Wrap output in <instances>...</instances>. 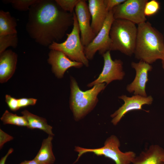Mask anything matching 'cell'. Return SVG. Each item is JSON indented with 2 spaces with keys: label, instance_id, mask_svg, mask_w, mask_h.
I'll use <instances>...</instances> for the list:
<instances>
[{
  "label": "cell",
  "instance_id": "17",
  "mask_svg": "<svg viewBox=\"0 0 164 164\" xmlns=\"http://www.w3.org/2000/svg\"><path fill=\"white\" fill-rule=\"evenodd\" d=\"M53 137L49 135L43 140L40 149L34 159L39 164H53L55 162L52 150Z\"/></svg>",
  "mask_w": 164,
  "mask_h": 164
},
{
  "label": "cell",
  "instance_id": "1",
  "mask_svg": "<svg viewBox=\"0 0 164 164\" xmlns=\"http://www.w3.org/2000/svg\"><path fill=\"white\" fill-rule=\"evenodd\" d=\"M29 11L26 31L43 46L49 47L61 40L73 24V13L64 11L55 0H39Z\"/></svg>",
  "mask_w": 164,
  "mask_h": 164
},
{
  "label": "cell",
  "instance_id": "10",
  "mask_svg": "<svg viewBox=\"0 0 164 164\" xmlns=\"http://www.w3.org/2000/svg\"><path fill=\"white\" fill-rule=\"evenodd\" d=\"M74 10L81 42L84 47L89 44L96 36L93 31L90 23L91 16L86 1L80 0Z\"/></svg>",
  "mask_w": 164,
  "mask_h": 164
},
{
  "label": "cell",
  "instance_id": "31",
  "mask_svg": "<svg viewBox=\"0 0 164 164\" xmlns=\"http://www.w3.org/2000/svg\"><path fill=\"white\" fill-rule=\"evenodd\" d=\"M162 60V67L163 69L164 70V56L161 60Z\"/></svg>",
  "mask_w": 164,
  "mask_h": 164
},
{
  "label": "cell",
  "instance_id": "29",
  "mask_svg": "<svg viewBox=\"0 0 164 164\" xmlns=\"http://www.w3.org/2000/svg\"><path fill=\"white\" fill-rule=\"evenodd\" d=\"M19 164H39L34 159L31 160H25Z\"/></svg>",
  "mask_w": 164,
  "mask_h": 164
},
{
  "label": "cell",
  "instance_id": "14",
  "mask_svg": "<svg viewBox=\"0 0 164 164\" xmlns=\"http://www.w3.org/2000/svg\"><path fill=\"white\" fill-rule=\"evenodd\" d=\"M88 2L91 18V27L96 35L103 27L109 12L104 0H88Z\"/></svg>",
  "mask_w": 164,
  "mask_h": 164
},
{
  "label": "cell",
  "instance_id": "16",
  "mask_svg": "<svg viewBox=\"0 0 164 164\" xmlns=\"http://www.w3.org/2000/svg\"><path fill=\"white\" fill-rule=\"evenodd\" d=\"M133 164H164V149L152 145L133 159Z\"/></svg>",
  "mask_w": 164,
  "mask_h": 164
},
{
  "label": "cell",
  "instance_id": "25",
  "mask_svg": "<svg viewBox=\"0 0 164 164\" xmlns=\"http://www.w3.org/2000/svg\"><path fill=\"white\" fill-rule=\"evenodd\" d=\"M5 102L9 107L12 111H15L20 109L18 103V99H16L9 95L5 96Z\"/></svg>",
  "mask_w": 164,
  "mask_h": 164
},
{
  "label": "cell",
  "instance_id": "19",
  "mask_svg": "<svg viewBox=\"0 0 164 164\" xmlns=\"http://www.w3.org/2000/svg\"><path fill=\"white\" fill-rule=\"evenodd\" d=\"M16 21L9 12L0 11V36L17 34Z\"/></svg>",
  "mask_w": 164,
  "mask_h": 164
},
{
  "label": "cell",
  "instance_id": "20",
  "mask_svg": "<svg viewBox=\"0 0 164 164\" xmlns=\"http://www.w3.org/2000/svg\"><path fill=\"white\" fill-rule=\"evenodd\" d=\"M4 124H11L19 126L27 127V121L23 116H19L6 110L0 118Z\"/></svg>",
  "mask_w": 164,
  "mask_h": 164
},
{
  "label": "cell",
  "instance_id": "15",
  "mask_svg": "<svg viewBox=\"0 0 164 164\" xmlns=\"http://www.w3.org/2000/svg\"><path fill=\"white\" fill-rule=\"evenodd\" d=\"M17 55L10 50L0 54V82H7L13 76L16 68Z\"/></svg>",
  "mask_w": 164,
  "mask_h": 164
},
{
  "label": "cell",
  "instance_id": "21",
  "mask_svg": "<svg viewBox=\"0 0 164 164\" xmlns=\"http://www.w3.org/2000/svg\"><path fill=\"white\" fill-rule=\"evenodd\" d=\"M18 38L17 34L0 36V54L6 50L8 47H17Z\"/></svg>",
  "mask_w": 164,
  "mask_h": 164
},
{
  "label": "cell",
  "instance_id": "2",
  "mask_svg": "<svg viewBox=\"0 0 164 164\" xmlns=\"http://www.w3.org/2000/svg\"><path fill=\"white\" fill-rule=\"evenodd\" d=\"M134 54L137 59L152 64L164 55V42L160 33L149 22L138 25Z\"/></svg>",
  "mask_w": 164,
  "mask_h": 164
},
{
  "label": "cell",
  "instance_id": "8",
  "mask_svg": "<svg viewBox=\"0 0 164 164\" xmlns=\"http://www.w3.org/2000/svg\"><path fill=\"white\" fill-rule=\"evenodd\" d=\"M148 0H126L112 10L114 19L130 21L138 25L146 22L144 13Z\"/></svg>",
  "mask_w": 164,
  "mask_h": 164
},
{
  "label": "cell",
  "instance_id": "30",
  "mask_svg": "<svg viewBox=\"0 0 164 164\" xmlns=\"http://www.w3.org/2000/svg\"><path fill=\"white\" fill-rule=\"evenodd\" d=\"M9 156V154H7L4 156L2 157L0 160V164H5L6 160Z\"/></svg>",
  "mask_w": 164,
  "mask_h": 164
},
{
  "label": "cell",
  "instance_id": "18",
  "mask_svg": "<svg viewBox=\"0 0 164 164\" xmlns=\"http://www.w3.org/2000/svg\"><path fill=\"white\" fill-rule=\"evenodd\" d=\"M21 114L26 120L28 125L27 128L31 129H35L42 130L49 135L53 136L52 127L49 125L46 119L39 117L25 110L21 112Z\"/></svg>",
  "mask_w": 164,
  "mask_h": 164
},
{
  "label": "cell",
  "instance_id": "3",
  "mask_svg": "<svg viewBox=\"0 0 164 164\" xmlns=\"http://www.w3.org/2000/svg\"><path fill=\"white\" fill-rule=\"evenodd\" d=\"M106 86L105 83L100 84L83 91L75 78L70 77V107L76 121L81 119L93 110L98 102V95Z\"/></svg>",
  "mask_w": 164,
  "mask_h": 164
},
{
  "label": "cell",
  "instance_id": "28",
  "mask_svg": "<svg viewBox=\"0 0 164 164\" xmlns=\"http://www.w3.org/2000/svg\"><path fill=\"white\" fill-rule=\"evenodd\" d=\"M13 137L0 129V149H2L6 142L13 139Z\"/></svg>",
  "mask_w": 164,
  "mask_h": 164
},
{
  "label": "cell",
  "instance_id": "7",
  "mask_svg": "<svg viewBox=\"0 0 164 164\" xmlns=\"http://www.w3.org/2000/svg\"><path fill=\"white\" fill-rule=\"evenodd\" d=\"M114 19L112 11H110L101 30L91 42L84 47V53L88 60H92L97 52L102 55L110 51L111 41L110 32Z\"/></svg>",
  "mask_w": 164,
  "mask_h": 164
},
{
  "label": "cell",
  "instance_id": "12",
  "mask_svg": "<svg viewBox=\"0 0 164 164\" xmlns=\"http://www.w3.org/2000/svg\"><path fill=\"white\" fill-rule=\"evenodd\" d=\"M131 66L135 71V76L133 81L127 86L126 90L130 93H133L134 95L147 96L145 91L146 84L149 80L148 73L152 70V66L142 61L138 63L133 62Z\"/></svg>",
  "mask_w": 164,
  "mask_h": 164
},
{
  "label": "cell",
  "instance_id": "24",
  "mask_svg": "<svg viewBox=\"0 0 164 164\" xmlns=\"http://www.w3.org/2000/svg\"><path fill=\"white\" fill-rule=\"evenodd\" d=\"M159 4L155 0L148 1L144 8V13L145 16H150L155 14L159 9Z\"/></svg>",
  "mask_w": 164,
  "mask_h": 164
},
{
  "label": "cell",
  "instance_id": "11",
  "mask_svg": "<svg viewBox=\"0 0 164 164\" xmlns=\"http://www.w3.org/2000/svg\"><path fill=\"white\" fill-rule=\"evenodd\" d=\"M124 103L111 115L112 119L111 122L116 125L127 113L134 110H143L142 107L145 104H151L153 98L151 96L143 97L140 95H134L131 97L122 95L118 97Z\"/></svg>",
  "mask_w": 164,
  "mask_h": 164
},
{
  "label": "cell",
  "instance_id": "27",
  "mask_svg": "<svg viewBox=\"0 0 164 164\" xmlns=\"http://www.w3.org/2000/svg\"><path fill=\"white\" fill-rule=\"evenodd\" d=\"M126 0H104L106 8L109 12L115 7L121 4Z\"/></svg>",
  "mask_w": 164,
  "mask_h": 164
},
{
  "label": "cell",
  "instance_id": "23",
  "mask_svg": "<svg viewBox=\"0 0 164 164\" xmlns=\"http://www.w3.org/2000/svg\"><path fill=\"white\" fill-rule=\"evenodd\" d=\"M64 11L73 13L75 7L80 0H55Z\"/></svg>",
  "mask_w": 164,
  "mask_h": 164
},
{
  "label": "cell",
  "instance_id": "4",
  "mask_svg": "<svg viewBox=\"0 0 164 164\" xmlns=\"http://www.w3.org/2000/svg\"><path fill=\"white\" fill-rule=\"evenodd\" d=\"M127 20L114 19L110 32L111 43L110 51H118L128 56L134 54L137 27Z\"/></svg>",
  "mask_w": 164,
  "mask_h": 164
},
{
  "label": "cell",
  "instance_id": "9",
  "mask_svg": "<svg viewBox=\"0 0 164 164\" xmlns=\"http://www.w3.org/2000/svg\"><path fill=\"white\" fill-rule=\"evenodd\" d=\"M102 56L104 60L102 70L96 79L87 84L88 87L103 83L108 85L114 80H122L125 75L123 69V62L119 59L113 60L110 51L106 52Z\"/></svg>",
  "mask_w": 164,
  "mask_h": 164
},
{
  "label": "cell",
  "instance_id": "26",
  "mask_svg": "<svg viewBox=\"0 0 164 164\" xmlns=\"http://www.w3.org/2000/svg\"><path fill=\"white\" fill-rule=\"evenodd\" d=\"M37 100L33 98H22L18 99L19 108L29 105H34L36 104Z\"/></svg>",
  "mask_w": 164,
  "mask_h": 164
},
{
  "label": "cell",
  "instance_id": "6",
  "mask_svg": "<svg viewBox=\"0 0 164 164\" xmlns=\"http://www.w3.org/2000/svg\"><path fill=\"white\" fill-rule=\"evenodd\" d=\"M120 144L118 138L112 135L107 139L104 146L96 149H86L76 146L75 151L78 153L76 161L78 160L83 154L92 152L97 156H104L113 161L115 164H130L135 157V153L132 151L121 152L119 149Z\"/></svg>",
  "mask_w": 164,
  "mask_h": 164
},
{
  "label": "cell",
  "instance_id": "5",
  "mask_svg": "<svg viewBox=\"0 0 164 164\" xmlns=\"http://www.w3.org/2000/svg\"><path fill=\"white\" fill-rule=\"evenodd\" d=\"M73 15V29L70 33L67 34L66 39L61 43L53 42L48 47L50 50L62 52L72 60L82 63L86 67H88L89 60L84 53V46L81 42L80 32L74 12Z\"/></svg>",
  "mask_w": 164,
  "mask_h": 164
},
{
  "label": "cell",
  "instance_id": "13",
  "mask_svg": "<svg viewBox=\"0 0 164 164\" xmlns=\"http://www.w3.org/2000/svg\"><path fill=\"white\" fill-rule=\"evenodd\" d=\"M48 55V62L51 66L53 72L58 78H62L69 68H80L84 65L82 63L72 60L59 51L50 50Z\"/></svg>",
  "mask_w": 164,
  "mask_h": 164
},
{
  "label": "cell",
  "instance_id": "22",
  "mask_svg": "<svg viewBox=\"0 0 164 164\" xmlns=\"http://www.w3.org/2000/svg\"><path fill=\"white\" fill-rule=\"evenodd\" d=\"M39 0H10L5 2L11 4L13 7L19 11L29 10L30 7Z\"/></svg>",
  "mask_w": 164,
  "mask_h": 164
}]
</instances>
